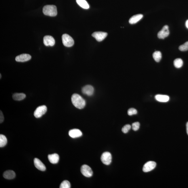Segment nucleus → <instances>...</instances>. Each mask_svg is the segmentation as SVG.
Returning a JSON list of instances; mask_svg holds the SVG:
<instances>
[{
    "label": "nucleus",
    "mask_w": 188,
    "mask_h": 188,
    "mask_svg": "<svg viewBox=\"0 0 188 188\" xmlns=\"http://www.w3.org/2000/svg\"><path fill=\"white\" fill-rule=\"evenodd\" d=\"M71 101L75 107L79 109H83L86 106L85 100L77 94H74L71 96Z\"/></svg>",
    "instance_id": "nucleus-1"
},
{
    "label": "nucleus",
    "mask_w": 188,
    "mask_h": 188,
    "mask_svg": "<svg viewBox=\"0 0 188 188\" xmlns=\"http://www.w3.org/2000/svg\"><path fill=\"white\" fill-rule=\"evenodd\" d=\"M43 12L46 16H55L57 14V8L54 5H46L43 7Z\"/></svg>",
    "instance_id": "nucleus-2"
},
{
    "label": "nucleus",
    "mask_w": 188,
    "mask_h": 188,
    "mask_svg": "<svg viewBox=\"0 0 188 188\" xmlns=\"http://www.w3.org/2000/svg\"><path fill=\"white\" fill-rule=\"evenodd\" d=\"M62 39L63 44L67 47H71L74 44V41L73 38L67 34L62 35Z\"/></svg>",
    "instance_id": "nucleus-3"
},
{
    "label": "nucleus",
    "mask_w": 188,
    "mask_h": 188,
    "mask_svg": "<svg viewBox=\"0 0 188 188\" xmlns=\"http://www.w3.org/2000/svg\"><path fill=\"white\" fill-rule=\"evenodd\" d=\"M47 108L45 105L39 106L37 108L34 113L35 117L39 118L42 116L47 111Z\"/></svg>",
    "instance_id": "nucleus-4"
},
{
    "label": "nucleus",
    "mask_w": 188,
    "mask_h": 188,
    "mask_svg": "<svg viewBox=\"0 0 188 188\" xmlns=\"http://www.w3.org/2000/svg\"><path fill=\"white\" fill-rule=\"evenodd\" d=\"M81 171L83 175L86 177H90L93 175L92 169L87 165L84 164L81 166Z\"/></svg>",
    "instance_id": "nucleus-5"
},
{
    "label": "nucleus",
    "mask_w": 188,
    "mask_h": 188,
    "mask_svg": "<svg viewBox=\"0 0 188 188\" xmlns=\"http://www.w3.org/2000/svg\"><path fill=\"white\" fill-rule=\"evenodd\" d=\"M101 159L102 162L106 165H109L111 164L112 156L111 154L109 152H105L101 156Z\"/></svg>",
    "instance_id": "nucleus-6"
},
{
    "label": "nucleus",
    "mask_w": 188,
    "mask_h": 188,
    "mask_svg": "<svg viewBox=\"0 0 188 188\" xmlns=\"http://www.w3.org/2000/svg\"><path fill=\"white\" fill-rule=\"evenodd\" d=\"M156 166V163L154 161H150L144 165L143 170L145 172H149L153 170Z\"/></svg>",
    "instance_id": "nucleus-7"
},
{
    "label": "nucleus",
    "mask_w": 188,
    "mask_h": 188,
    "mask_svg": "<svg viewBox=\"0 0 188 188\" xmlns=\"http://www.w3.org/2000/svg\"><path fill=\"white\" fill-rule=\"evenodd\" d=\"M169 33L168 26H165L163 27L162 30L158 33V37L159 39H164L169 36Z\"/></svg>",
    "instance_id": "nucleus-8"
},
{
    "label": "nucleus",
    "mask_w": 188,
    "mask_h": 188,
    "mask_svg": "<svg viewBox=\"0 0 188 188\" xmlns=\"http://www.w3.org/2000/svg\"><path fill=\"white\" fill-rule=\"evenodd\" d=\"M92 36L98 41H101L105 39L107 36V33L105 32H95L93 33Z\"/></svg>",
    "instance_id": "nucleus-9"
},
{
    "label": "nucleus",
    "mask_w": 188,
    "mask_h": 188,
    "mask_svg": "<svg viewBox=\"0 0 188 188\" xmlns=\"http://www.w3.org/2000/svg\"><path fill=\"white\" fill-rule=\"evenodd\" d=\"M43 43L46 46H52L55 44V41L53 37L47 35L44 37L43 39Z\"/></svg>",
    "instance_id": "nucleus-10"
},
{
    "label": "nucleus",
    "mask_w": 188,
    "mask_h": 188,
    "mask_svg": "<svg viewBox=\"0 0 188 188\" xmlns=\"http://www.w3.org/2000/svg\"><path fill=\"white\" fill-rule=\"evenodd\" d=\"M82 92L83 94L88 96H92L94 92V88L90 85L86 86L82 88Z\"/></svg>",
    "instance_id": "nucleus-11"
},
{
    "label": "nucleus",
    "mask_w": 188,
    "mask_h": 188,
    "mask_svg": "<svg viewBox=\"0 0 188 188\" xmlns=\"http://www.w3.org/2000/svg\"><path fill=\"white\" fill-rule=\"evenodd\" d=\"M31 58V56L29 54H23L16 56V60L19 62H24L29 60Z\"/></svg>",
    "instance_id": "nucleus-12"
},
{
    "label": "nucleus",
    "mask_w": 188,
    "mask_h": 188,
    "mask_svg": "<svg viewBox=\"0 0 188 188\" xmlns=\"http://www.w3.org/2000/svg\"><path fill=\"white\" fill-rule=\"evenodd\" d=\"M34 164L35 167L39 170L43 171L46 170L45 166L39 159L35 158L34 159Z\"/></svg>",
    "instance_id": "nucleus-13"
},
{
    "label": "nucleus",
    "mask_w": 188,
    "mask_h": 188,
    "mask_svg": "<svg viewBox=\"0 0 188 188\" xmlns=\"http://www.w3.org/2000/svg\"><path fill=\"white\" fill-rule=\"evenodd\" d=\"M69 135L71 137L75 138L81 137L82 135V133L79 130L75 129L69 131Z\"/></svg>",
    "instance_id": "nucleus-14"
},
{
    "label": "nucleus",
    "mask_w": 188,
    "mask_h": 188,
    "mask_svg": "<svg viewBox=\"0 0 188 188\" xmlns=\"http://www.w3.org/2000/svg\"><path fill=\"white\" fill-rule=\"evenodd\" d=\"M48 158L50 162L53 164H57L59 160V155L56 153L49 155Z\"/></svg>",
    "instance_id": "nucleus-15"
},
{
    "label": "nucleus",
    "mask_w": 188,
    "mask_h": 188,
    "mask_svg": "<svg viewBox=\"0 0 188 188\" xmlns=\"http://www.w3.org/2000/svg\"><path fill=\"white\" fill-rule=\"evenodd\" d=\"M16 174L14 171L11 170L6 171L3 174V177L7 179H12L16 177Z\"/></svg>",
    "instance_id": "nucleus-16"
},
{
    "label": "nucleus",
    "mask_w": 188,
    "mask_h": 188,
    "mask_svg": "<svg viewBox=\"0 0 188 188\" xmlns=\"http://www.w3.org/2000/svg\"><path fill=\"white\" fill-rule=\"evenodd\" d=\"M143 16V15L141 14L134 15L129 19V22L131 24H135L140 20Z\"/></svg>",
    "instance_id": "nucleus-17"
},
{
    "label": "nucleus",
    "mask_w": 188,
    "mask_h": 188,
    "mask_svg": "<svg viewBox=\"0 0 188 188\" xmlns=\"http://www.w3.org/2000/svg\"><path fill=\"white\" fill-rule=\"evenodd\" d=\"M155 98L156 100L160 102H167L169 100V97L167 95H164L157 94L155 96Z\"/></svg>",
    "instance_id": "nucleus-18"
},
{
    "label": "nucleus",
    "mask_w": 188,
    "mask_h": 188,
    "mask_svg": "<svg viewBox=\"0 0 188 188\" xmlns=\"http://www.w3.org/2000/svg\"><path fill=\"white\" fill-rule=\"evenodd\" d=\"M26 97V94L23 93H15L13 94V98L15 100L21 101Z\"/></svg>",
    "instance_id": "nucleus-19"
},
{
    "label": "nucleus",
    "mask_w": 188,
    "mask_h": 188,
    "mask_svg": "<svg viewBox=\"0 0 188 188\" xmlns=\"http://www.w3.org/2000/svg\"><path fill=\"white\" fill-rule=\"evenodd\" d=\"M77 4L81 8L85 9H89L90 6L86 0H76Z\"/></svg>",
    "instance_id": "nucleus-20"
},
{
    "label": "nucleus",
    "mask_w": 188,
    "mask_h": 188,
    "mask_svg": "<svg viewBox=\"0 0 188 188\" xmlns=\"http://www.w3.org/2000/svg\"><path fill=\"white\" fill-rule=\"evenodd\" d=\"M153 56L156 62H159L162 58V54L160 51H156L153 54Z\"/></svg>",
    "instance_id": "nucleus-21"
},
{
    "label": "nucleus",
    "mask_w": 188,
    "mask_h": 188,
    "mask_svg": "<svg viewBox=\"0 0 188 188\" xmlns=\"http://www.w3.org/2000/svg\"><path fill=\"white\" fill-rule=\"evenodd\" d=\"M7 139L5 136L3 134L0 135V147H4L7 144Z\"/></svg>",
    "instance_id": "nucleus-22"
},
{
    "label": "nucleus",
    "mask_w": 188,
    "mask_h": 188,
    "mask_svg": "<svg viewBox=\"0 0 188 188\" xmlns=\"http://www.w3.org/2000/svg\"><path fill=\"white\" fill-rule=\"evenodd\" d=\"M174 67L177 69L180 68L183 66V62L182 59L180 58H178L174 60Z\"/></svg>",
    "instance_id": "nucleus-23"
},
{
    "label": "nucleus",
    "mask_w": 188,
    "mask_h": 188,
    "mask_svg": "<svg viewBox=\"0 0 188 188\" xmlns=\"http://www.w3.org/2000/svg\"><path fill=\"white\" fill-rule=\"evenodd\" d=\"M71 187L70 183L68 181H64L60 185V188H70Z\"/></svg>",
    "instance_id": "nucleus-24"
},
{
    "label": "nucleus",
    "mask_w": 188,
    "mask_h": 188,
    "mask_svg": "<svg viewBox=\"0 0 188 188\" xmlns=\"http://www.w3.org/2000/svg\"><path fill=\"white\" fill-rule=\"evenodd\" d=\"M179 49L181 51H185L188 50V41L183 44L180 46Z\"/></svg>",
    "instance_id": "nucleus-25"
},
{
    "label": "nucleus",
    "mask_w": 188,
    "mask_h": 188,
    "mask_svg": "<svg viewBox=\"0 0 188 188\" xmlns=\"http://www.w3.org/2000/svg\"><path fill=\"white\" fill-rule=\"evenodd\" d=\"M131 126L129 124H126V125L124 126L123 127L122 131L123 133L124 134H126V133L128 132V131L131 128Z\"/></svg>",
    "instance_id": "nucleus-26"
},
{
    "label": "nucleus",
    "mask_w": 188,
    "mask_h": 188,
    "mask_svg": "<svg viewBox=\"0 0 188 188\" xmlns=\"http://www.w3.org/2000/svg\"><path fill=\"white\" fill-rule=\"evenodd\" d=\"M137 113V110L134 108H131L129 109L128 111V114L129 116H131L135 115Z\"/></svg>",
    "instance_id": "nucleus-27"
},
{
    "label": "nucleus",
    "mask_w": 188,
    "mask_h": 188,
    "mask_svg": "<svg viewBox=\"0 0 188 188\" xmlns=\"http://www.w3.org/2000/svg\"><path fill=\"white\" fill-rule=\"evenodd\" d=\"M140 125V124L139 122H135L133 123L132 125L133 130L134 131H137L139 128Z\"/></svg>",
    "instance_id": "nucleus-28"
},
{
    "label": "nucleus",
    "mask_w": 188,
    "mask_h": 188,
    "mask_svg": "<svg viewBox=\"0 0 188 188\" xmlns=\"http://www.w3.org/2000/svg\"><path fill=\"white\" fill-rule=\"evenodd\" d=\"M4 116L3 115L2 111H1V113H0V123H1V124L4 121Z\"/></svg>",
    "instance_id": "nucleus-29"
},
{
    "label": "nucleus",
    "mask_w": 188,
    "mask_h": 188,
    "mask_svg": "<svg viewBox=\"0 0 188 188\" xmlns=\"http://www.w3.org/2000/svg\"><path fill=\"white\" fill-rule=\"evenodd\" d=\"M186 132H187V133L188 135V122L187 123V124H186Z\"/></svg>",
    "instance_id": "nucleus-30"
},
{
    "label": "nucleus",
    "mask_w": 188,
    "mask_h": 188,
    "mask_svg": "<svg viewBox=\"0 0 188 188\" xmlns=\"http://www.w3.org/2000/svg\"><path fill=\"white\" fill-rule=\"evenodd\" d=\"M186 27H187L188 29V20L186 21Z\"/></svg>",
    "instance_id": "nucleus-31"
},
{
    "label": "nucleus",
    "mask_w": 188,
    "mask_h": 188,
    "mask_svg": "<svg viewBox=\"0 0 188 188\" xmlns=\"http://www.w3.org/2000/svg\"><path fill=\"white\" fill-rule=\"evenodd\" d=\"M0 76H1V77H0V78H1V74H0Z\"/></svg>",
    "instance_id": "nucleus-32"
}]
</instances>
